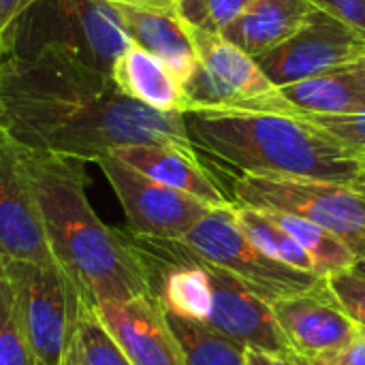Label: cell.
I'll return each instance as SVG.
<instances>
[{"instance_id":"6da1fadb","label":"cell","mask_w":365,"mask_h":365,"mask_svg":"<svg viewBox=\"0 0 365 365\" xmlns=\"http://www.w3.org/2000/svg\"><path fill=\"white\" fill-rule=\"evenodd\" d=\"M0 135L19 148L83 163L128 143L195 150L184 113L124 96L109 73L60 45L0 58Z\"/></svg>"},{"instance_id":"7a4b0ae2","label":"cell","mask_w":365,"mask_h":365,"mask_svg":"<svg viewBox=\"0 0 365 365\" xmlns=\"http://www.w3.org/2000/svg\"><path fill=\"white\" fill-rule=\"evenodd\" d=\"M19 158L51 257L79 293L90 304L150 293L143 261L128 231L107 227L90 205L86 163L26 148H19Z\"/></svg>"},{"instance_id":"3957f363","label":"cell","mask_w":365,"mask_h":365,"mask_svg":"<svg viewBox=\"0 0 365 365\" xmlns=\"http://www.w3.org/2000/svg\"><path fill=\"white\" fill-rule=\"evenodd\" d=\"M195 150L248 175H284L353 186L359 154L304 115L248 109H188Z\"/></svg>"},{"instance_id":"277c9868","label":"cell","mask_w":365,"mask_h":365,"mask_svg":"<svg viewBox=\"0 0 365 365\" xmlns=\"http://www.w3.org/2000/svg\"><path fill=\"white\" fill-rule=\"evenodd\" d=\"M45 45L66 47L90 66L111 73L133 43L111 0H41L24 15L13 53L30 56Z\"/></svg>"},{"instance_id":"5b68a950","label":"cell","mask_w":365,"mask_h":365,"mask_svg":"<svg viewBox=\"0 0 365 365\" xmlns=\"http://www.w3.org/2000/svg\"><path fill=\"white\" fill-rule=\"evenodd\" d=\"M231 192L235 205L312 220L340 237L357 261L365 259V195L349 184L240 173Z\"/></svg>"},{"instance_id":"8992f818","label":"cell","mask_w":365,"mask_h":365,"mask_svg":"<svg viewBox=\"0 0 365 365\" xmlns=\"http://www.w3.org/2000/svg\"><path fill=\"white\" fill-rule=\"evenodd\" d=\"M186 26L199 60L192 77L184 83L188 109H248L302 115L252 56L220 32Z\"/></svg>"},{"instance_id":"52a82bcc","label":"cell","mask_w":365,"mask_h":365,"mask_svg":"<svg viewBox=\"0 0 365 365\" xmlns=\"http://www.w3.org/2000/svg\"><path fill=\"white\" fill-rule=\"evenodd\" d=\"M0 272L11 282L36 365H64L86 297L53 259L43 263L4 259Z\"/></svg>"},{"instance_id":"ba28073f","label":"cell","mask_w":365,"mask_h":365,"mask_svg":"<svg viewBox=\"0 0 365 365\" xmlns=\"http://www.w3.org/2000/svg\"><path fill=\"white\" fill-rule=\"evenodd\" d=\"M180 242L199 259L244 280L269 304L284 295L306 291L321 280L317 274L293 269L259 250L235 222L233 203L210 210Z\"/></svg>"},{"instance_id":"9c48e42d","label":"cell","mask_w":365,"mask_h":365,"mask_svg":"<svg viewBox=\"0 0 365 365\" xmlns=\"http://www.w3.org/2000/svg\"><path fill=\"white\" fill-rule=\"evenodd\" d=\"M96 165L103 169L115 197L120 199L128 231L133 235L180 240L210 210H214L197 197L145 178L113 154L101 156Z\"/></svg>"},{"instance_id":"30bf717a","label":"cell","mask_w":365,"mask_h":365,"mask_svg":"<svg viewBox=\"0 0 365 365\" xmlns=\"http://www.w3.org/2000/svg\"><path fill=\"white\" fill-rule=\"evenodd\" d=\"M255 60L282 88L365 60V34L317 9L295 36Z\"/></svg>"},{"instance_id":"8fae6325","label":"cell","mask_w":365,"mask_h":365,"mask_svg":"<svg viewBox=\"0 0 365 365\" xmlns=\"http://www.w3.org/2000/svg\"><path fill=\"white\" fill-rule=\"evenodd\" d=\"M272 312L293 355H336L359 334V325L344 312L327 278L306 291L272 302Z\"/></svg>"},{"instance_id":"7c38bea8","label":"cell","mask_w":365,"mask_h":365,"mask_svg":"<svg viewBox=\"0 0 365 365\" xmlns=\"http://www.w3.org/2000/svg\"><path fill=\"white\" fill-rule=\"evenodd\" d=\"M203 263L212 282V310L205 323L246 349L291 359L293 351L274 319L272 304L227 269Z\"/></svg>"},{"instance_id":"4fadbf2b","label":"cell","mask_w":365,"mask_h":365,"mask_svg":"<svg viewBox=\"0 0 365 365\" xmlns=\"http://www.w3.org/2000/svg\"><path fill=\"white\" fill-rule=\"evenodd\" d=\"M51 261L19 148L0 137V261Z\"/></svg>"},{"instance_id":"5bb4252c","label":"cell","mask_w":365,"mask_h":365,"mask_svg":"<svg viewBox=\"0 0 365 365\" xmlns=\"http://www.w3.org/2000/svg\"><path fill=\"white\" fill-rule=\"evenodd\" d=\"M92 308L133 365H184L165 312L152 293L126 302H96Z\"/></svg>"},{"instance_id":"9a60e30c","label":"cell","mask_w":365,"mask_h":365,"mask_svg":"<svg viewBox=\"0 0 365 365\" xmlns=\"http://www.w3.org/2000/svg\"><path fill=\"white\" fill-rule=\"evenodd\" d=\"M111 4L120 13L130 43L158 58L184 88L199 60L175 0H111Z\"/></svg>"},{"instance_id":"2e32d148","label":"cell","mask_w":365,"mask_h":365,"mask_svg":"<svg viewBox=\"0 0 365 365\" xmlns=\"http://www.w3.org/2000/svg\"><path fill=\"white\" fill-rule=\"evenodd\" d=\"M111 154L145 178L197 197L212 207H225L233 203L210 178L195 150L158 143H128L115 148Z\"/></svg>"},{"instance_id":"e0dca14e","label":"cell","mask_w":365,"mask_h":365,"mask_svg":"<svg viewBox=\"0 0 365 365\" xmlns=\"http://www.w3.org/2000/svg\"><path fill=\"white\" fill-rule=\"evenodd\" d=\"M314 13L317 6L310 0H255L220 34L259 58L295 36Z\"/></svg>"},{"instance_id":"ac0fdd59","label":"cell","mask_w":365,"mask_h":365,"mask_svg":"<svg viewBox=\"0 0 365 365\" xmlns=\"http://www.w3.org/2000/svg\"><path fill=\"white\" fill-rule=\"evenodd\" d=\"M109 75L124 96L150 109L178 113L188 109V98L182 83L158 58L137 45H130L115 60Z\"/></svg>"},{"instance_id":"d6986e66","label":"cell","mask_w":365,"mask_h":365,"mask_svg":"<svg viewBox=\"0 0 365 365\" xmlns=\"http://www.w3.org/2000/svg\"><path fill=\"white\" fill-rule=\"evenodd\" d=\"M284 98L308 115H344L365 107V60L282 86Z\"/></svg>"},{"instance_id":"ffe728a7","label":"cell","mask_w":365,"mask_h":365,"mask_svg":"<svg viewBox=\"0 0 365 365\" xmlns=\"http://www.w3.org/2000/svg\"><path fill=\"white\" fill-rule=\"evenodd\" d=\"M165 321L182 351L184 365H248L246 346L207 323L180 319L169 312H165Z\"/></svg>"},{"instance_id":"44dd1931","label":"cell","mask_w":365,"mask_h":365,"mask_svg":"<svg viewBox=\"0 0 365 365\" xmlns=\"http://www.w3.org/2000/svg\"><path fill=\"white\" fill-rule=\"evenodd\" d=\"M263 212V210H261ZM278 227H282L314 261L317 272L321 278H327L331 274L351 269L357 265L355 252L331 231L319 227L312 220H306L302 216L282 214V212H265Z\"/></svg>"},{"instance_id":"7402d4cb","label":"cell","mask_w":365,"mask_h":365,"mask_svg":"<svg viewBox=\"0 0 365 365\" xmlns=\"http://www.w3.org/2000/svg\"><path fill=\"white\" fill-rule=\"evenodd\" d=\"M233 216H235V222L240 225V229L246 233V237L259 250H263L267 257H272L274 261H280L293 269L319 276L312 257L282 227H278L265 212L233 203Z\"/></svg>"},{"instance_id":"603a6c76","label":"cell","mask_w":365,"mask_h":365,"mask_svg":"<svg viewBox=\"0 0 365 365\" xmlns=\"http://www.w3.org/2000/svg\"><path fill=\"white\" fill-rule=\"evenodd\" d=\"M64 365H133L88 299L79 308Z\"/></svg>"},{"instance_id":"cb8c5ba5","label":"cell","mask_w":365,"mask_h":365,"mask_svg":"<svg viewBox=\"0 0 365 365\" xmlns=\"http://www.w3.org/2000/svg\"><path fill=\"white\" fill-rule=\"evenodd\" d=\"M0 365H36L17 312L11 282L0 276Z\"/></svg>"},{"instance_id":"d4e9b609","label":"cell","mask_w":365,"mask_h":365,"mask_svg":"<svg viewBox=\"0 0 365 365\" xmlns=\"http://www.w3.org/2000/svg\"><path fill=\"white\" fill-rule=\"evenodd\" d=\"M255 0H175L178 13L190 26L220 32Z\"/></svg>"},{"instance_id":"484cf974","label":"cell","mask_w":365,"mask_h":365,"mask_svg":"<svg viewBox=\"0 0 365 365\" xmlns=\"http://www.w3.org/2000/svg\"><path fill=\"white\" fill-rule=\"evenodd\" d=\"M327 284L334 291L336 299L344 312L359 325L365 327V274L357 267L327 276Z\"/></svg>"},{"instance_id":"4316f807","label":"cell","mask_w":365,"mask_h":365,"mask_svg":"<svg viewBox=\"0 0 365 365\" xmlns=\"http://www.w3.org/2000/svg\"><path fill=\"white\" fill-rule=\"evenodd\" d=\"M302 115L314 126H319L321 130L336 137L346 148L355 152L365 150V107L355 113H344V115H308V113Z\"/></svg>"},{"instance_id":"83f0119b","label":"cell","mask_w":365,"mask_h":365,"mask_svg":"<svg viewBox=\"0 0 365 365\" xmlns=\"http://www.w3.org/2000/svg\"><path fill=\"white\" fill-rule=\"evenodd\" d=\"M36 2L41 0H0V58L13 53L17 28Z\"/></svg>"},{"instance_id":"f1b7e54d","label":"cell","mask_w":365,"mask_h":365,"mask_svg":"<svg viewBox=\"0 0 365 365\" xmlns=\"http://www.w3.org/2000/svg\"><path fill=\"white\" fill-rule=\"evenodd\" d=\"M317 9L338 17L365 34V0H310Z\"/></svg>"},{"instance_id":"f546056e","label":"cell","mask_w":365,"mask_h":365,"mask_svg":"<svg viewBox=\"0 0 365 365\" xmlns=\"http://www.w3.org/2000/svg\"><path fill=\"white\" fill-rule=\"evenodd\" d=\"M338 365H365V327L359 329L355 340L334 355Z\"/></svg>"},{"instance_id":"4dcf8cb0","label":"cell","mask_w":365,"mask_h":365,"mask_svg":"<svg viewBox=\"0 0 365 365\" xmlns=\"http://www.w3.org/2000/svg\"><path fill=\"white\" fill-rule=\"evenodd\" d=\"M246 361H248V365H297L289 357L263 353V351H257V349H246Z\"/></svg>"},{"instance_id":"1f68e13d","label":"cell","mask_w":365,"mask_h":365,"mask_svg":"<svg viewBox=\"0 0 365 365\" xmlns=\"http://www.w3.org/2000/svg\"><path fill=\"white\" fill-rule=\"evenodd\" d=\"M297 365H338L334 359V355H319V357H302V355H293L291 357Z\"/></svg>"},{"instance_id":"d6a6232c","label":"cell","mask_w":365,"mask_h":365,"mask_svg":"<svg viewBox=\"0 0 365 365\" xmlns=\"http://www.w3.org/2000/svg\"><path fill=\"white\" fill-rule=\"evenodd\" d=\"M359 154V163H361V171H359V178L355 180V184H353V188L355 190H359L361 195H365V150L361 152H357Z\"/></svg>"},{"instance_id":"836d02e7","label":"cell","mask_w":365,"mask_h":365,"mask_svg":"<svg viewBox=\"0 0 365 365\" xmlns=\"http://www.w3.org/2000/svg\"><path fill=\"white\" fill-rule=\"evenodd\" d=\"M355 267H357L359 272H364V274H365V259H361V261H357V265H355Z\"/></svg>"},{"instance_id":"e575fe53","label":"cell","mask_w":365,"mask_h":365,"mask_svg":"<svg viewBox=\"0 0 365 365\" xmlns=\"http://www.w3.org/2000/svg\"><path fill=\"white\" fill-rule=\"evenodd\" d=\"M0 276H2V272H0Z\"/></svg>"}]
</instances>
